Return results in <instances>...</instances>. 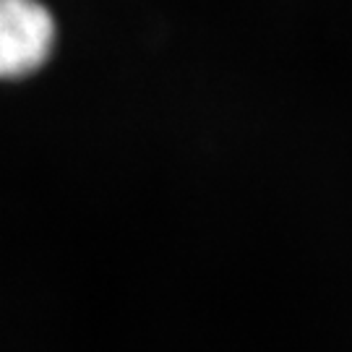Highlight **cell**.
<instances>
[{"label": "cell", "mask_w": 352, "mask_h": 352, "mask_svg": "<svg viewBox=\"0 0 352 352\" xmlns=\"http://www.w3.org/2000/svg\"><path fill=\"white\" fill-rule=\"evenodd\" d=\"M55 16L42 0H0V78H24L50 60Z\"/></svg>", "instance_id": "6da1fadb"}]
</instances>
